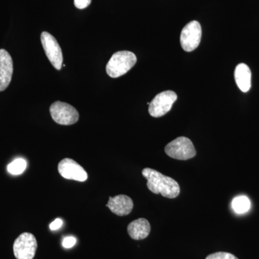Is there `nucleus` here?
<instances>
[{
  "instance_id": "1",
  "label": "nucleus",
  "mask_w": 259,
  "mask_h": 259,
  "mask_svg": "<svg viewBox=\"0 0 259 259\" xmlns=\"http://www.w3.org/2000/svg\"><path fill=\"white\" fill-rule=\"evenodd\" d=\"M142 175L148 181V190L153 193L161 194V196L168 199H175L180 195V185L171 177L165 176L150 168H144Z\"/></svg>"
},
{
  "instance_id": "2",
  "label": "nucleus",
  "mask_w": 259,
  "mask_h": 259,
  "mask_svg": "<svg viewBox=\"0 0 259 259\" xmlns=\"http://www.w3.org/2000/svg\"><path fill=\"white\" fill-rule=\"evenodd\" d=\"M137 58L128 51H117L107 63V74L112 78H117L125 74L136 64Z\"/></svg>"
},
{
  "instance_id": "3",
  "label": "nucleus",
  "mask_w": 259,
  "mask_h": 259,
  "mask_svg": "<svg viewBox=\"0 0 259 259\" xmlns=\"http://www.w3.org/2000/svg\"><path fill=\"white\" fill-rule=\"evenodd\" d=\"M165 153L169 157L181 161H187L197 154L192 141L186 137H179L174 140L165 147Z\"/></svg>"
},
{
  "instance_id": "4",
  "label": "nucleus",
  "mask_w": 259,
  "mask_h": 259,
  "mask_svg": "<svg viewBox=\"0 0 259 259\" xmlns=\"http://www.w3.org/2000/svg\"><path fill=\"white\" fill-rule=\"evenodd\" d=\"M50 112L53 120L59 125H73L79 118V112L76 108L66 102H54L50 107Z\"/></svg>"
},
{
  "instance_id": "5",
  "label": "nucleus",
  "mask_w": 259,
  "mask_h": 259,
  "mask_svg": "<svg viewBox=\"0 0 259 259\" xmlns=\"http://www.w3.org/2000/svg\"><path fill=\"white\" fill-rule=\"evenodd\" d=\"M202 38V28L199 22L193 20L184 27L180 35V44L187 52L193 51L198 47Z\"/></svg>"
},
{
  "instance_id": "6",
  "label": "nucleus",
  "mask_w": 259,
  "mask_h": 259,
  "mask_svg": "<svg viewBox=\"0 0 259 259\" xmlns=\"http://www.w3.org/2000/svg\"><path fill=\"white\" fill-rule=\"evenodd\" d=\"M37 248L36 238L30 233H22L13 244V251L17 259H33Z\"/></svg>"
},
{
  "instance_id": "7",
  "label": "nucleus",
  "mask_w": 259,
  "mask_h": 259,
  "mask_svg": "<svg viewBox=\"0 0 259 259\" xmlns=\"http://www.w3.org/2000/svg\"><path fill=\"white\" fill-rule=\"evenodd\" d=\"M177 100V94L173 91H164L159 93L150 102L148 112L153 117H160L171 110Z\"/></svg>"
},
{
  "instance_id": "8",
  "label": "nucleus",
  "mask_w": 259,
  "mask_h": 259,
  "mask_svg": "<svg viewBox=\"0 0 259 259\" xmlns=\"http://www.w3.org/2000/svg\"><path fill=\"white\" fill-rule=\"evenodd\" d=\"M42 47L48 59L56 69L60 70L62 67V51L55 37L48 32H42L40 35Z\"/></svg>"
},
{
  "instance_id": "9",
  "label": "nucleus",
  "mask_w": 259,
  "mask_h": 259,
  "mask_svg": "<svg viewBox=\"0 0 259 259\" xmlns=\"http://www.w3.org/2000/svg\"><path fill=\"white\" fill-rule=\"evenodd\" d=\"M58 170L61 176L66 180L85 182L88 178V173L83 167L71 158L61 160L58 166Z\"/></svg>"
},
{
  "instance_id": "10",
  "label": "nucleus",
  "mask_w": 259,
  "mask_h": 259,
  "mask_svg": "<svg viewBox=\"0 0 259 259\" xmlns=\"http://www.w3.org/2000/svg\"><path fill=\"white\" fill-rule=\"evenodd\" d=\"M13 74V62L9 53L0 49V92L9 86Z\"/></svg>"
},
{
  "instance_id": "11",
  "label": "nucleus",
  "mask_w": 259,
  "mask_h": 259,
  "mask_svg": "<svg viewBox=\"0 0 259 259\" xmlns=\"http://www.w3.org/2000/svg\"><path fill=\"white\" fill-rule=\"evenodd\" d=\"M106 206L114 214L118 216H125L132 212L134 202L128 196L119 194L113 197H110Z\"/></svg>"
},
{
  "instance_id": "12",
  "label": "nucleus",
  "mask_w": 259,
  "mask_h": 259,
  "mask_svg": "<svg viewBox=\"0 0 259 259\" xmlns=\"http://www.w3.org/2000/svg\"><path fill=\"white\" fill-rule=\"evenodd\" d=\"M151 232V225L145 218H139L130 223L127 233L134 240H144L147 238Z\"/></svg>"
},
{
  "instance_id": "13",
  "label": "nucleus",
  "mask_w": 259,
  "mask_h": 259,
  "mask_svg": "<svg viewBox=\"0 0 259 259\" xmlns=\"http://www.w3.org/2000/svg\"><path fill=\"white\" fill-rule=\"evenodd\" d=\"M235 79L238 88L243 93L249 91L251 87V71L246 64H240L235 70Z\"/></svg>"
},
{
  "instance_id": "14",
  "label": "nucleus",
  "mask_w": 259,
  "mask_h": 259,
  "mask_svg": "<svg viewBox=\"0 0 259 259\" xmlns=\"http://www.w3.org/2000/svg\"><path fill=\"white\" fill-rule=\"evenodd\" d=\"M232 207L238 214H243L248 212L250 207L249 199L245 196H239L232 201Z\"/></svg>"
},
{
  "instance_id": "15",
  "label": "nucleus",
  "mask_w": 259,
  "mask_h": 259,
  "mask_svg": "<svg viewBox=\"0 0 259 259\" xmlns=\"http://www.w3.org/2000/svg\"><path fill=\"white\" fill-rule=\"evenodd\" d=\"M27 167V162L23 158H17L8 166V171L13 175H21Z\"/></svg>"
},
{
  "instance_id": "16",
  "label": "nucleus",
  "mask_w": 259,
  "mask_h": 259,
  "mask_svg": "<svg viewBox=\"0 0 259 259\" xmlns=\"http://www.w3.org/2000/svg\"><path fill=\"white\" fill-rule=\"evenodd\" d=\"M206 259H238L236 255L226 252H217L209 255Z\"/></svg>"
},
{
  "instance_id": "17",
  "label": "nucleus",
  "mask_w": 259,
  "mask_h": 259,
  "mask_svg": "<svg viewBox=\"0 0 259 259\" xmlns=\"http://www.w3.org/2000/svg\"><path fill=\"white\" fill-rule=\"evenodd\" d=\"M76 243V239L73 236L66 237L64 240H63L62 245L65 248H71Z\"/></svg>"
},
{
  "instance_id": "18",
  "label": "nucleus",
  "mask_w": 259,
  "mask_h": 259,
  "mask_svg": "<svg viewBox=\"0 0 259 259\" xmlns=\"http://www.w3.org/2000/svg\"><path fill=\"white\" fill-rule=\"evenodd\" d=\"M92 0H74V5L78 9L82 10L88 8Z\"/></svg>"
},
{
  "instance_id": "19",
  "label": "nucleus",
  "mask_w": 259,
  "mask_h": 259,
  "mask_svg": "<svg viewBox=\"0 0 259 259\" xmlns=\"http://www.w3.org/2000/svg\"><path fill=\"white\" fill-rule=\"evenodd\" d=\"M62 220L60 219V218H56L54 222L51 223L50 229L51 231H56V230H59L62 226Z\"/></svg>"
}]
</instances>
